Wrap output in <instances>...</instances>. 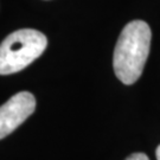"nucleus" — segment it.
<instances>
[{
    "label": "nucleus",
    "instance_id": "nucleus-1",
    "mask_svg": "<svg viewBox=\"0 0 160 160\" xmlns=\"http://www.w3.org/2000/svg\"><path fill=\"white\" fill-rule=\"evenodd\" d=\"M152 32L148 24L133 20L121 31L113 57L115 75L125 84L135 83L149 55Z\"/></svg>",
    "mask_w": 160,
    "mask_h": 160
},
{
    "label": "nucleus",
    "instance_id": "nucleus-2",
    "mask_svg": "<svg viewBox=\"0 0 160 160\" xmlns=\"http://www.w3.org/2000/svg\"><path fill=\"white\" fill-rule=\"evenodd\" d=\"M48 39L37 30L23 29L8 34L0 44V75L26 68L44 52Z\"/></svg>",
    "mask_w": 160,
    "mask_h": 160
},
{
    "label": "nucleus",
    "instance_id": "nucleus-3",
    "mask_svg": "<svg viewBox=\"0 0 160 160\" xmlns=\"http://www.w3.org/2000/svg\"><path fill=\"white\" fill-rule=\"evenodd\" d=\"M36 98L29 92H20L0 107V140L10 135L34 112Z\"/></svg>",
    "mask_w": 160,
    "mask_h": 160
},
{
    "label": "nucleus",
    "instance_id": "nucleus-4",
    "mask_svg": "<svg viewBox=\"0 0 160 160\" xmlns=\"http://www.w3.org/2000/svg\"><path fill=\"white\" fill-rule=\"evenodd\" d=\"M126 160H149V159L145 153H133L129 157H127Z\"/></svg>",
    "mask_w": 160,
    "mask_h": 160
},
{
    "label": "nucleus",
    "instance_id": "nucleus-5",
    "mask_svg": "<svg viewBox=\"0 0 160 160\" xmlns=\"http://www.w3.org/2000/svg\"><path fill=\"white\" fill-rule=\"evenodd\" d=\"M155 157H157V160H160V145L157 147V151H155Z\"/></svg>",
    "mask_w": 160,
    "mask_h": 160
}]
</instances>
